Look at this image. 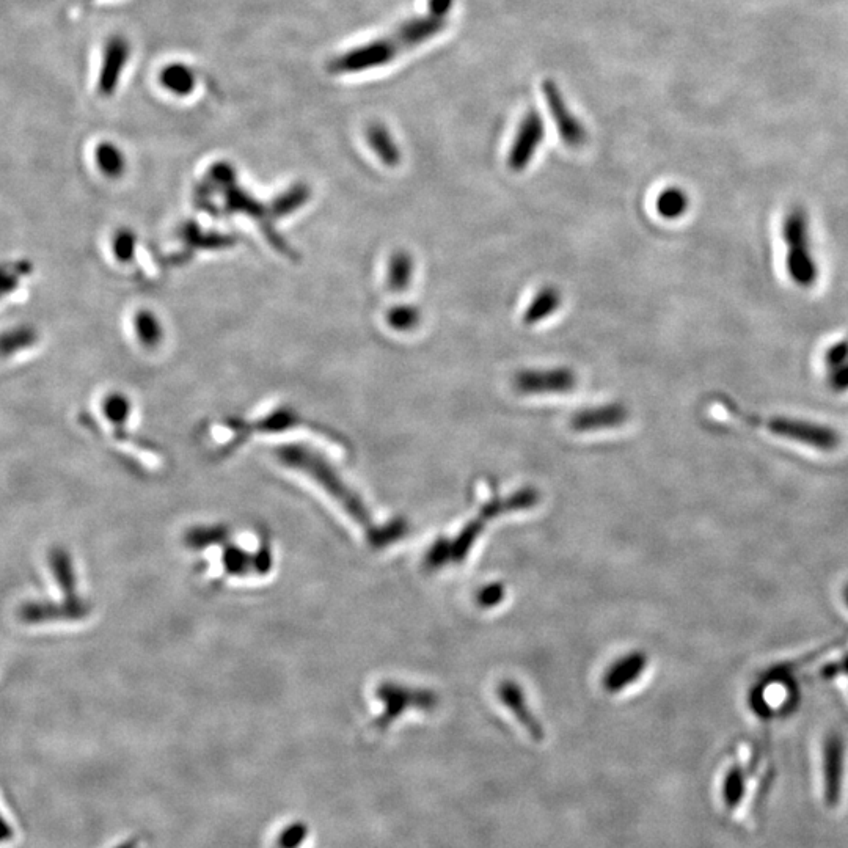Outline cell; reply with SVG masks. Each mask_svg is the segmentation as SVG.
Instances as JSON below:
<instances>
[{
	"mask_svg": "<svg viewBox=\"0 0 848 848\" xmlns=\"http://www.w3.org/2000/svg\"><path fill=\"white\" fill-rule=\"evenodd\" d=\"M847 605H848V589H847Z\"/></svg>",
	"mask_w": 848,
	"mask_h": 848,
	"instance_id": "cell-24",
	"label": "cell"
},
{
	"mask_svg": "<svg viewBox=\"0 0 848 848\" xmlns=\"http://www.w3.org/2000/svg\"><path fill=\"white\" fill-rule=\"evenodd\" d=\"M746 779L739 767H732L723 783L724 805L735 809L745 797Z\"/></svg>",
	"mask_w": 848,
	"mask_h": 848,
	"instance_id": "cell-16",
	"label": "cell"
},
{
	"mask_svg": "<svg viewBox=\"0 0 848 848\" xmlns=\"http://www.w3.org/2000/svg\"><path fill=\"white\" fill-rule=\"evenodd\" d=\"M781 236L786 245V269L790 280L801 288H811L819 278V267L809 242L808 216L805 209H790L781 225Z\"/></svg>",
	"mask_w": 848,
	"mask_h": 848,
	"instance_id": "cell-1",
	"label": "cell"
},
{
	"mask_svg": "<svg viewBox=\"0 0 848 848\" xmlns=\"http://www.w3.org/2000/svg\"><path fill=\"white\" fill-rule=\"evenodd\" d=\"M734 412L748 423L761 426V428L775 434L776 437L787 439L789 442L800 443V445L809 446V448H816V450L831 451L838 448L839 442H841L838 432L831 429L830 426H825V424L786 417L761 418L753 414H743L735 407Z\"/></svg>",
	"mask_w": 848,
	"mask_h": 848,
	"instance_id": "cell-2",
	"label": "cell"
},
{
	"mask_svg": "<svg viewBox=\"0 0 848 848\" xmlns=\"http://www.w3.org/2000/svg\"><path fill=\"white\" fill-rule=\"evenodd\" d=\"M844 756V739L833 732L823 743V798L830 808H836L841 801Z\"/></svg>",
	"mask_w": 848,
	"mask_h": 848,
	"instance_id": "cell-7",
	"label": "cell"
},
{
	"mask_svg": "<svg viewBox=\"0 0 848 848\" xmlns=\"http://www.w3.org/2000/svg\"><path fill=\"white\" fill-rule=\"evenodd\" d=\"M399 46L395 38H381L359 48L338 55L330 62V71L335 74H355L388 65L398 55Z\"/></svg>",
	"mask_w": 848,
	"mask_h": 848,
	"instance_id": "cell-3",
	"label": "cell"
},
{
	"mask_svg": "<svg viewBox=\"0 0 848 848\" xmlns=\"http://www.w3.org/2000/svg\"><path fill=\"white\" fill-rule=\"evenodd\" d=\"M161 84L176 96H187L194 92L195 74L183 63H172L161 71Z\"/></svg>",
	"mask_w": 848,
	"mask_h": 848,
	"instance_id": "cell-15",
	"label": "cell"
},
{
	"mask_svg": "<svg viewBox=\"0 0 848 848\" xmlns=\"http://www.w3.org/2000/svg\"><path fill=\"white\" fill-rule=\"evenodd\" d=\"M847 359L848 338H845V340L834 343L833 346L828 349L827 354H825V366H827V371L838 368V366L841 365V363H844Z\"/></svg>",
	"mask_w": 848,
	"mask_h": 848,
	"instance_id": "cell-21",
	"label": "cell"
},
{
	"mask_svg": "<svg viewBox=\"0 0 848 848\" xmlns=\"http://www.w3.org/2000/svg\"><path fill=\"white\" fill-rule=\"evenodd\" d=\"M387 321L398 332H410L420 324L421 313L414 305H399L388 311Z\"/></svg>",
	"mask_w": 848,
	"mask_h": 848,
	"instance_id": "cell-18",
	"label": "cell"
},
{
	"mask_svg": "<svg viewBox=\"0 0 848 848\" xmlns=\"http://www.w3.org/2000/svg\"><path fill=\"white\" fill-rule=\"evenodd\" d=\"M453 4L454 0H428L429 15L445 21L446 16L450 15Z\"/></svg>",
	"mask_w": 848,
	"mask_h": 848,
	"instance_id": "cell-23",
	"label": "cell"
},
{
	"mask_svg": "<svg viewBox=\"0 0 848 848\" xmlns=\"http://www.w3.org/2000/svg\"><path fill=\"white\" fill-rule=\"evenodd\" d=\"M690 208V198L684 189L677 186L666 187L655 200L658 216L666 220H676L685 216Z\"/></svg>",
	"mask_w": 848,
	"mask_h": 848,
	"instance_id": "cell-14",
	"label": "cell"
},
{
	"mask_svg": "<svg viewBox=\"0 0 848 848\" xmlns=\"http://www.w3.org/2000/svg\"><path fill=\"white\" fill-rule=\"evenodd\" d=\"M131 48L128 40L121 35H114L104 46L103 65L99 71L98 90L103 96H112L117 92L121 74L125 71Z\"/></svg>",
	"mask_w": 848,
	"mask_h": 848,
	"instance_id": "cell-8",
	"label": "cell"
},
{
	"mask_svg": "<svg viewBox=\"0 0 848 848\" xmlns=\"http://www.w3.org/2000/svg\"><path fill=\"white\" fill-rule=\"evenodd\" d=\"M545 136L544 120L538 110H528L520 121L516 137L508 154V167L512 172H523L527 169L541 147Z\"/></svg>",
	"mask_w": 848,
	"mask_h": 848,
	"instance_id": "cell-6",
	"label": "cell"
},
{
	"mask_svg": "<svg viewBox=\"0 0 848 848\" xmlns=\"http://www.w3.org/2000/svg\"><path fill=\"white\" fill-rule=\"evenodd\" d=\"M137 330H139L143 343L148 344V346L158 343L159 338H161V327L151 313H142L137 318Z\"/></svg>",
	"mask_w": 848,
	"mask_h": 848,
	"instance_id": "cell-19",
	"label": "cell"
},
{
	"mask_svg": "<svg viewBox=\"0 0 848 848\" xmlns=\"http://www.w3.org/2000/svg\"><path fill=\"white\" fill-rule=\"evenodd\" d=\"M366 140L370 143L377 158L381 159L388 167H396L401 162V150L392 134L381 123H373L366 129Z\"/></svg>",
	"mask_w": 848,
	"mask_h": 848,
	"instance_id": "cell-12",
	"label": "cell"
},
{
	"mask_svg": "<svg viewBox=\"0 0 848 848\" xmlns=\"http://www.w3.org/2000/svg\"><path fill=\"white\" fill-rule=\"evenodd\" d=\"M577 384V374L566 366L519 371L512 381L517 392L525 396L567 395L574 392Z\"/></svg>",
	"mask_w": 848,
	"mask_h": 848,
	"instance_id": "cell-4",
	"label": "cell"
},
{
	"mask_svg": "<svg viewBox=\"0 0 848 848\" xmlns=\"http://www.w3.org/2000/svg\"><path fill=\"white\" fill-rule=\"evenodd\" d=\"M96 159H98L99 169L106 175L117 178L125 170V158L112 143H101L96 150Z\"/></svg>",
	"mask_w": 848,
	"mask_h": 848,
	"instance_id": "cell-17",
	"label": "cell"
},
{
	"mask_svg": "<svg viewBox=\"0 0 848 848\" xmlns=\"http://www.w3.org/2000/svg\"><path fill=\"white\" fill-rule=\"evenodd\" d=\"M415 263L410 253L399 250L388 263V286L393 293H404L414 280Z\"/></svg>",
	"mask_w": 848,
	"mask_h": 848,
	"instance_id": "cell-13",
	"label": "cell"
},
{
	"mask_svg": "<svg viewBox=\"0 0 848 848\" xmlns=\"http://www.w3.org/2000/svg\"><path fill=\"white\" fill-rule=\"evenodd\" d=\"M445 29V21L443 19L434 18V16H420V18L409 19L403 22L395 33V41L401 48H415L418 44L426 43V41L434 38L437 33Z\"/></svg>",
	"mask_w": 848,
	"mask_h": 848,
	"instance_id": "cell-10",
	"label": "cell"
},
{
	"mask_svg": "<svg viewBox=\"0 0 848 848\" xmlns=\"http://www.w3.org/2000/svg\"><path fill=\"white\" fill-rule=\"evenodd\" d=\"M563 304V296L560 289L555 286H544L536 296L531 299L530 305L523 313V324L525 326H536L539 322L549 319L560 310Z\"/></svg>",
	"mask_w": 848,
	"mask_h": 848,
	"instance_id": "cell-11",
	"label": "cell"
},
{
	"mask_svg": "<svg viewBox=\"0 0 848 848\" xmlns=\"http://www.w3.org/2000/svg\"><path fill=\"white\" fill-rule=\"evenodd\" d=\"M641 665H643V663L640 662V658H630L629 662L624 665V669L616 668L615 671H613V674H611V677L608 676V687L615 688L627 684L630 680L629 674H635L636 676V673H638L641 669Z\"/></svg>",
	"mask_w": 848,
	"mask_h": 848,
	"instance_id": "cell-20",
	"label": "cell"
},
{
	"mask_svg": "<svg viewBox=\"0 0 848 848\" xmlns=\"http://www.w3.org/2000/svg\"><path fill=\"white\" fill-rule=\"evenodd\" d=\"M828 384L831 390L836 393L847 392L848 390V359L844 363L828 371Z\"/></svg>",
	"mask_w": 848,
	"mask_h": 848,
	"instance_id": "cell-22",
	"label": "cell"
},
{
	"mask_svg": "<svg viewBox=\"0 0 848 848\" xmlns=\"http://www.w3.org/2000/svg\"><path fill=\"white\" fill-rule=\"evenodd\" d=\"M629 409L621 403L604 404L578 410L572 415L571 426L577 432H596L618 428L629 420Z\"/></svg>",
	"mask_w": 848,
	"mask_h": 848,
	"instance_id": "cell-9",
	"label": "cell"
},
{
	"mask_svg": "<svg viewBox=\"0 0 848 848\" xmlns=\"http://www.w3.org/2000/svg\"><path fill=\"white\" fill-rule=\"evenodd\" d=\"M542 95L549 106L550 115L555 123L561 140L567 147L580 148L588 140V131L582 121L575 117L574 112L567 106L563 92L553 81L542 82Z\"/></svg>",
	"mask_w": 848,
	"mask_h": 848,
	"instance_id": "cell-5",
	"label": "cell"
}]
</instances>
